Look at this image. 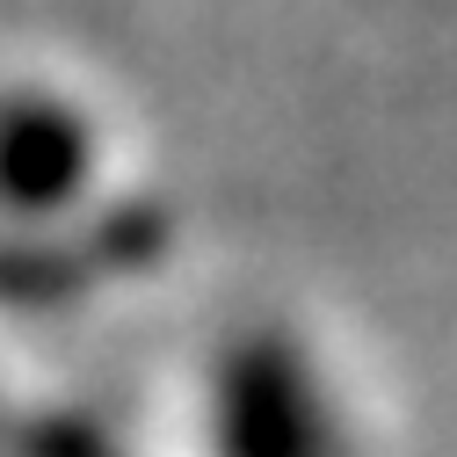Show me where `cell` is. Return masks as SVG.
I'll list each match as a JSON object with an SVG mask.
<instances>
[{"mask_svg": "<svg viewBox=\"0 0 457 457\" xmlns=\"http://www.w3.org/2000/svg\"><path fill=\"white\" fill-rule=\"evenodd\" d=\"M66 167L80 175V138L59 117L22 109L8 124V138H0V182H8V196H59L51 182H66Z\"/></svg>", "mask_w": 457, "mask_h": 457, "instance_id": "obj_1", "label": "cell"}]
</instances>
